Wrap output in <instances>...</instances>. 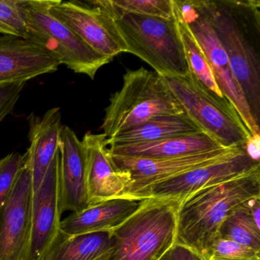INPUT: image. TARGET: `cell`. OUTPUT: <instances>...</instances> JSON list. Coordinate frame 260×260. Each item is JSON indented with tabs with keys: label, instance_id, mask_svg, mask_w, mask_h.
<instances>
[{
	"label": "cell",
	"instance_id": "cell-1",
	"mask_svg": "<svg viewBox=\"0 0 260 260\" xmlns=\"http://www.w3.org/2000/svg\"><path fill=\"white\" fill-rule=\"evenodd\" d=\"M229 58L251 115L260 124L259 0H196Z\"/></svg>",
	"mask_w": 260,
	"mask_h": 260
},
{
	"label": "cell",
	"instance_id": "cell-2",
	"mask_svg": "<svg viewBox=\"0 0 260 260\" xmlns=\"http://www.w3.org/2000/svg\"><path fill=\"white\" fill-rule=\"evenodd\" d=\"M255 198H260V168L191 193L179 204L176 243L205 257L223 220Z\"/></svg>",
	"mask_w": 260,
	"mask_h": 260
},
{
	"label": "cell",
	"instance_id": "cell-3",
	"mask_svg": "<svg viewBox=\"0 0 260 260\" xmlns=\"http://www.w3.org/2000/svg\"><path fill=\"white\" fill-rule=\"evenodd\" d=\"M182 113L162 76L144 68L127 70L121 89L109 100L101 128L110 138L151 118Z\"/></svg>",
	"mask_w": 260,
	"mask_h": 260
},
{
	"label": "cell",
	"instance_id": "cell-4",
	"mask_svg": "<svg viewBox=\"0 0 260 260\" xmlns=\"http://www.w3.org/2000/svg\"><path fill=\"white\" fill-rule=\"evenodd\" d=\"M177 199H146L127 220L112 231L109 260H159L176 243Z\"/></svg>",
	"mask_w": 260,
	"mask_h": 260
},
{
	"label": "cell",
	"instance_id": "cell-5",
	"mask_svg": "<svg viewBox=\"0 0 260 260\" xmlns=\"http://www.w3.org/2000/svg\"><path fill=\"white\" fill-rule=\"evenodd\" d=\"M130 53L162 77H183L189 72L175 17L134 13L110 16Z\"/></svg>",
	"mask_w": 260,
	"mask_h": 260
},
{
	"label": "cell",
	"instance_id": "cell-6",
	"mask_svg": "<svg viewBox=\"0 0 260 260\" xmlns=\"http://www.w3.org/2000/svg\"><path fill=\"white\" fill-rule=\"evenodd\" d=\"M184 112L203 133L221 147H246L252 135L234 105L205 87L188 72L183 77H164Z\"/></svg>",
	"mask_w": 260,
	"mask_h": 260
},
{
	"label": "cell",
	"instance_id": "cell-7",
	"mask_svg": "<svg viewBox=\"0 0 260 260\" xmlns=\"http://www.w3.org/2000/svg\"><path fill=\"white\" fill-rule=\"evenodd\" d=\"M51 0H25L30 40L43 47L53 57L76 74L93 80L100 68L112 61L88 46L72 30L49 12Z\"/></svg>",
	"mask_w": 260,
	"mask_h": 260
},
{
	"label": "cell",
	"instance_id": "cell-8",
	"mask_svg": "<svg viewBox=\"0 0 260 260\" xmlns=\"http://www.w3.org/2000/svg\"><path fill=\"white\" fill-rule=\"evenodd\" d=\"M173 10L188 24L203 50L220 92L234 105L250 135H260V126L251 115L226 53L208 19L198 7L196 0H173Z\"/></svg>",
	"mask_w": 260,
	"mask_h": 260
},
{
	"label": "cell",
	"instance_id": "cell-9",
	"mask_svg": "<svg viewBox=\"0 0 260 260\" xmlns=\"http://www.w3.org/2000/svg\"><path fill=\"white\" fill-rule=\"evenodd\" d=\"M239 148L240 147H221L209 151L172 158L132 157L109 154L119 170L130 175V183L123 197L146 199L149 190L156 184L213 164Z\"/></svg>",
	"mask_w": 260,
	"mask_h": 260
},
{
	"label": "cell",
	"instance_id": "cell-10",
	"mask_svg": "<svg viewBox=\"0 0 260 260\" xmlns=\"http://www.w3.org/2000/svg\"><path fill=\"white\" fill-rule=\"evenodd\" d=\"M32 177L24 164L0 211V260H27L32 211Z\"/></svg>",
	"mask_w": 260,
	"mask_h": 260
},
{
	"label": "cell",
	"instance_id": "cell-11",
	"mask_svg": "<svg viewBox=\"0 0 260 260\" xmlns=\"http://www.w3.org/2000/svg\"><path fill=\"white\" fill-rule=\"evenodd\" d=\"M49 12L101 55L113 59L127 51L113 19L99 7L51 0Z\"/></svg>",
	"mask_w": 260,
	"mask_h": 260
},
{
	"label": "cell",
	"instance_id": "cell-12",
	"mask_svg": "<svg viewBox=\"0 0 260 260\" xmlns=\"http://www.w3.org/2000/svg\"><path fill=\"white\" fill-rule=\"evenodd\" d=\"M260 168L259 161L252 159L246 147L208 165L203 166L156 184L146 199H177L182 200L191 193L211 185L228 182Z\"/></svg>",
	"mask_w": 260,
	"mask_h": 260
},
{
	"label": "cell",
	"instance_id": "cell-13",
	"mask_svg": "<svg viewBox=\"0 0 260 260\" xmlns=\"http://www.w3.org/2000/svg\"><path fill=\"white\" fill-rule=\"evenodd\" d=\"M62 214L59 150L42 183L34 191L27 260H43L60 234Z\"/></svg>",
	"mask_w": 260,
	"mask_h": 260
},
{
	"label": "cell",
	"instance_id": "cell-14",
	"mask_svg": "<svg viewBox=\"0 0 260 260\" xmlns=\"http://www.w3.org/2000/svg\"><path fill=\"white\" fill-rule=\"evenodd\" d=\"M104 134L87 132L82 140L86 161L88 207L123 197L130 175L114 164L106 147Z\"/></svg>",
	"mask_w": 260,
	"mask_h": 260
},
{
	"label": "cell",
	"instance_id": "cell-15",
	"mask_svg": "<svg viewBox=\"0 0 260 260\" xmlns=\"http://www.w3.org/2000/svg\"><path fill=\"white\" fill-rule=\"evenodd\" d=\"M60 63L39 44L0 36V84L25 82L55 72Z\"/></svg>",
	"mask_w": 260,
	"mask_h": 260
},
{
	"label": "cell",
	"instance_id": "cell-16",
	"mask_svg": "<svg viewBox=\"0 0 260 260\" xmlns=\"http://www.w3.org/2000/svg\"><path fill=\"white\" fill-rule=\"evenodd\" d=\"M60 184L62 212H77L87 208L84 149L74 131L66 125L60 138Z\"/></svg>",
	"mask_w": 260,
	"mask_h": 260
},
{
	"label": "cell",
	"instance_id": "cell-17",
	"mask_svg": "<svg viewBox=\"0 0 260 260\" xmlns=\"http://www.w3.org/2000/svg\"><path fill=\"white\" fill-rule=\"evenodd\" d=\"M59 108L49 109L43 116L29 117V148L25 153V165L32 177L36 191L42 183L50 165L60 150L63 125Z\"/></svg>",
	"mask_w": 260,
	"mask_h": 260
},
{
	"label": "cell",
	"instance_id": "cell-18",
	"mask_svg": "<svg viewBox=\"0 0 260 260\" xmlns=\"http://www.w3.org/2000/svg\"><path fill=\"white\" fill-rule=\"evenodd\" d=\"M146 199L118 198L72 212L61 220L60 232L67 235H80L113 231L133 215Z\"/></svg>",
	"mask_w": 260,
	"mask_h": 260
},
{
	"label": "cell",
	"instance_id": "cell-19",
	"mask_svg": "<svg viewBox=\"0 0 260 260\" xmlns=\"http://www.w3.org/2000/svg\"><path fill=\"white\" fill-rule=\"evenodd\" d=\"M115 156L145 158H172L209 151L221 147L206 134L185 135L144 144L106 146Z\"/></svg>",
	"mask_w": 260,
	"mask_h": 260
},
{
	"label": "cell",
	"instance_id": "cell-20",
	"mask_svg": "<svg viewBox=\"0 0 260 260\" xmlns=\"http://www.w3.org/2000/svg\"><path fill=\"white\" fill-rule=\"evenodd\" d=\"M197 124L185 112L162 115L127 129L116 136L107 138L106 146L144 144L185 135L202 133Z\"/></svg>",
	"mask_w": 260,
	"mask_h": 260
},
{
	"label": "cell",
	"instance_id": "cell-21",
	"mask_svg": "<svg viewBox=\"0 0 260 260\" xmlns=\"http://www.w3.org/2000/svg\"><path fill=\"white\" fill-rule=\"evenodd\" d=\"M112 250V231L80 235L60 232L43 260H109Z\"/></svg>",
	"mask_w": 260,
	"mask_h": 260
},
{
	"label": "cell",
	"instance_id": "cell-22",
	"mask_svg": "<svg viewBox=\"0 0 260 260\" xmlns=\"http://www.w3.org/2000/svg\"><path fill=\"white\" fill-rule=\"evenodd\" d=\"M260 198L234 210L220 225L218 237L260 251Z\"/></svg>",
	"mask_w": 260,
	"mask_h": 260
},
{
	"label": "cell",
	"instance_id": "cell-23",
	"mask_svg": "<svg viewBox=\"0 0 260 260\" xmlns=\"http://www.w3.org/2000/svg\"><path fill=\"white\" fill-rule=\"evenodd\" d=\"M175 19L177 25L178 31L183 45L185 59L188 63L190 72L197 78V80L203 84L205 87L217 94L219 96L223 97L220 92L208 59L201 48L199 42L191 32L188 24L174 11ZM225 97V96H224Z\"/></svg>",
	"mask_w": 260,
	"mask_h": 260
},
{
	"label": "cell",
	"instance_id": "cell-24",
	"mask_svg": "<svg viewBox=\"0 0 260 260\" xmlns=\"http://www.w3.org/2000/svg\"><path fill=\"white\" fill-rule=\"evenodd\" d=\"M109 16L118 13H134L153 17L172 19L173 0H93L89 1Z\"/></svg>",
	"mask_w": 260,
	"mask_h": 260
},
{
	"label": "cell",
	"instance_id": "cell-25",
	"mask_svg": "<svg viewBox=\"0 0 260 260\" xmlns=\"http://www.w3.org/2000/svg\"><path fill=\"white\" fill-rule=\"evenodd\" d=\"M25 0H0V34L30 40Z\"/></svg>",
	"mask_w": 260,
	"mask_h": 260
},
{
	"label": "cell",
	"instance_id": "cell-26",
	"mask_svg": "<svg viewBox=\"0 0 260 260\" xmlns=\"http://www.w3.org/2000/svg\"><path fill=\"white\" fill-rule=\"evenodd\" d=\"M206 260H260V251L217 237L205 255Z\"/></svg>",
	"mask_w": 260,
	"mask_h": 260
},
{
	"label": "cell",
	"instance_id": "cell-27",
	"mask_svg": "<svg viewBox=\"0 0 260 260\" xmlns=\"http://www.w3.org/2000/svg\"><path fill=\"white\" fill-rule=\"evenodd\" d=\"M25 155L12 153L0 159V211L4 208L15 181L25 164Z\"/></svg>",
	"mask_w": 260,
	"mask_h": 260
},
{
	"label": "cell",
	"instance_id": "cell-28",
	"mask_svg": "<svg viewBox=\"0 0 260 260\" xmlns=\"http://www.w3.org/2000/svg\"><path fill=\"white\" fill-rule=\"evenodd\" d=\"M25 83V82H16L0 84V124L7 115L13 112Z\"/></svg>",
	"mask_w": 260,
	"mask_h": 260
},
{
	"label": "cell",
	"instance_id": "cell-29",
	"mask_svg": "<svg viewBox=\"0 0 260 260\" xmlns=\"http://www.w3.org/2000/svg\"><path fill=\"white\" fill-rule=\"evenodd\" d=\"M159 260H206L203 255L194 249L175 243Z\"/></svg>",
	"mask_w": 260,
	"mask_h": 260
},
{
	"label": "cell",
	"instance_id": "cell-30",
	"mask_svg": "<svg viewBox=\"0 0 260 260\" xmlns=\"http://www.w3.org/2000/svg\"><path fill=\"white\" fill-rule=\"evenodd\" d=\"M260 135H253L249 138L246 145V151L252 159L259 161Z\"/></svg>",
	"mask_w": 260,
	"mask_h": 260
}]
</instances>
